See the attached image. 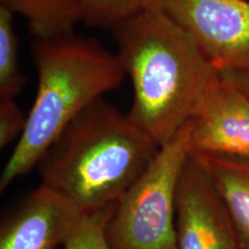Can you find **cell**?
<instances>
[{
  "instance_id": "cell-1",
  "label": "cell",
  "mask_w": 249,
  "mask_h": 249,
  "mask_svg": "<svg viewBox=\"0 0 249 249\" xmlns=\"http://www.w3.org/2000/svg\"><path fill=\"white\" fill-rule=\"evenodd\" d=\"M112 31L133 85L128 116L161 147L200 112L220 73L192 36L157 6Z\"/></svg>"
},
{
  "instance_id": "cell-2",
  "label": "cell",
  "mask_w": 249,
  "mask_h": 249,
  "mask_svg": "<svg viewBox=\"0 0 249 249\" xmlns=\"http://www.w3.org/2000/svg\"><path fill=\"white\" fill-rule=\"evenodd\" d=\"M160 148L128 113L99 98L62 130L40 158V183L82 213H96L117 203Z\"/></svg>"
},
{
  "instance_id": "cell-3",
  "label": "cell",
  "mask_w": 249,
  "mask_h": 249,
  "mask_svg": "<svg viewBox=\"0 0 249 249\" xmlns=\"http://www.w3.org/2000/svg\"><path fill=\"white\" fill-rule=\"evenodd\" d=\"M33 58L38 75L35 102L5 164L0 192L36 167L62 130L104 93L119 87L126 75L118 54L98 40L73 33L35 39Z\"/></svg>"
},
{
  "instance_id": "cell-4",
  "label": "cell",
  "mask_w": 249,
  "mask_h": 249,
  "mask_svg": "<svg viewBox=\"0 0 249 249\" xmlns=\"http://www.w3.org/2000/svg\"><path fill=\"white\" fill-rule=\"evenodd\" d=\"M191 132L192 120L118 200L105 227L110 249H178L177 192L192 152Z\"/></svg>"
},
{
  "instance_id": "cell-5",
  "label": "cell",
  "mask_w": 249,
  "mask_h": 249,
  "mask_svg": "<svg viewBox=\"0 0 249 249\" xmlns=\"http://www.w3.org/2000/svg\"><path fill=\"white\" fill-rule=\"evenodd\" d=\"M220 74L249 71V0H158Z\"/></svg>"
},
{
  "instance_id": "cell-6",
  "label": "cell",
  "mask_w": 249,
  "mask_h": 249,
  "mask_svg": "<svg viewBox=\"0 0 249 249\" xmlns=\"http://www.w3.org/2000/svg\"><path fill=\"white\" fill-rule=\"evenodd\" d=\"M176 226L178 249H241L225 202L194 152L179 181Z\"/></svg>"
},
{
  "instance_id": "cell-7",
  "label": "cell",
  "mask_w": 249,
  "mask_h": 249,
  "mask_svg": "<svg viewBox=\"0 0 249 249\" xmlns=\"http://www.w3.org/2000/svg\"><path fill=\"white\" fill-rule=\"evenodd\" d=\"M83 216L71 201L40 183L2 219L0 249H61Z\"/></svg>"
},
{
  "instance_id": "cell-8",
  "label": "cell",
  "mask_w": 249,
  "mask_h": 249,
  "mask_svg": "<svg viewBox=\"0 0 249 249\" xmlns=\"http://www.w3.org/2000/svg\"><path fill=\"white\" fill-rule=\"evenodd\" d=\"M192 151L249 157V97L224 79L192 119Z\"/></svg>"
},
{
  "instance_id": "cell-9",
  "label": "cell",
  "mask_w": 249,
  "mask_h": 249,
  "mask_svg": "<svg viewBox=\"0 0 249 249\" xmlns=\"http://www.w3.org/2000/svg\"><path fill=\"white\" fill-rule=\"evenodd\" d=\"M194 154L209 172L225 202L240 248L249 249V157Z\"/></svg>"
},
{
  "instance_id": "cell-10",
  "label": "cell",
  "mask_w": 249,
  "mask_h": 249,
  "mask_svg": "<svg viewBox=\"0 0 249 249\" xmlns=\"http://www.w3.org/2000/svg\"><path fill=\"white\" fill-rule=\"evenodd\" d=\"M27 20L35 39H48L73 33L81 18L80 0H1Z\"/></svg>"
},
{
  "instance_id": "cell-11",
  "label": "cell",
  "mask_w": 249,
  "mask_h": 249,
  "mask_svg": "<svg viewBox=\"0 0 249 249\" xmlns=\"http://www.w3.org/2000/svg\"><path fill=\"white\" fill-rule=\"evenodd\" d=\"M26 79L18 65V42L14 29V12L0 5V98H15Z\"/></svg>"
},
{
  "instance_id": "cell-12",
  "label": "cell",
  "mask_w": 249,
  "mask_h": 249,
  "mask_svg": "<svg viewBox=\"0 0 249 249\" xmlns=\"http://www.w3.org/2000/svg\"><path fill=\"white\" fill-rule=\"evenodd\" d=\"M158 0H80L81 18L87 26L114 27L133 15L150 7Z\"/></svg>"
},
{
  "instance_id": "cell-13",
  "label": "cell",
  "mask_w": 249,
  "mask_h": 249,
  "mask_svg": "<svg viewBox=\"0 0 249 249\" xmlns=\"http://www.w3.org/2000/svg\"><path fill=\"white\" fill-rule=\"evenodd\" d=\"M114 205L116 203L96 213H86L61 249H110L105 238V227Z\"/></svg>"
},
{
  "instance_id": "cell-14",
  "label": "cell",
  "mask_w": 249,
  "mask_h": 249,
  "mask_svg": "<svg viewBox=\"0 0 249 249\" xmlns=\"http://www.w3.org/2000/svg\"><path fill=\"white\" fill-rule=\"evenodd\" d=\"M28 114L18 107L14 98H0V147L18 140L27 127Z\"/></svg>"
},
{
  "instance_id": "cell-15",
  "label": "cell",
  "mask_w": 249,
  "mask_h": 249,
  "mask_svg": "<svg viewBox=\"0 0 249 249\" xmlns=\"http://www.w3.org/2000/svg\"><path fill=\"white\" fill-rule=\"evenodd\" d=\"M223 77L233 83L235 87H238L242 92H245L249 97V71H230V73H223Z\"/></svg>"
}]
</instances>
